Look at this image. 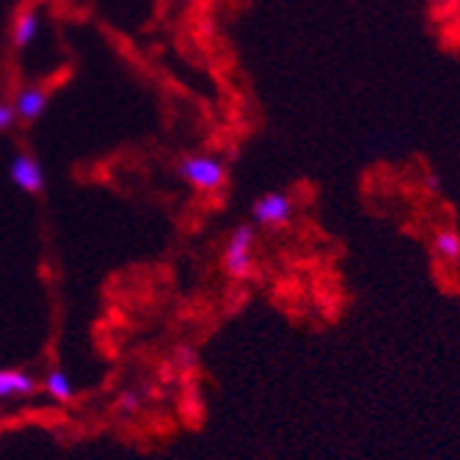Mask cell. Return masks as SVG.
Here are the masks:
<instances>
[{"mask_svg": "<svg viewBox=\"0 0 460 460\" xmlns=\"http://www.w3.org/2000/svg\"><path fill=\"white\" fill-rule=\"evenodd\" d=\"M14 111H17V119L36 121L41 113L48 111V94L41 92V89H36V86H25L22 92H17Z\"/></svg>", "mask_w": 460, "mask_h": 460, "instance_id": "cell-6", "label": "cell"}, {"mask_svg": "<svg viewBox=\"0 0 460 460\" xmlns=\"http://www.w3.org/2000/svg\"><path fill=\"white\" fill-rule=\"evenodd\" d=\"M41 389H45V394L56 402H72L75 400V381L64 369H50L45 375V381H41Z\"/></svg>", "mask_w": 460, "mask_h": 460, "instance_id": "cell-7", "label": "cell"}, {"mask_svg": "<svg viewBox=\"0 0 460 460\" xmlns=\"http://www.w3.org/2000/svg\"><path fill=\"white\" fill-rule=\"evenodd\" d=\"M39 28H41V20H39V12H36V9L20 12L17 20H14V31H12L14 48L22 50V48H28V45H33L36 36H39Z\"/></svg>", "mask_w": 460, "mask_h": 460, "instance_id": "cell-8", "label": "cell"}, {"mask_svg": "<svg viewBox=\"0 0 460 460\" xmlns=\"http://www.w3.org/2000/svg\"><path fill=\"white\" fill-rule=\"evenodd\" d=\"M177 174L196 190H218L226 182V165L213 155H188L177 163Z\"/></svg>", "mask_w": 460, "mask_h": 460, "instance_id": "cell-1", "label": "cell"}, {"mask_svg": "<svg viewBox=\"0 0 460 460\" xmlns=\"http://www.w3.org/2000/svg\"><path fill=\"white\" fill-rule=\"evenodd\" d=\"M9 177L22 193H39L45 188V174H41V165L31 155H14L9 165Z\"/></svg>", "mask_w": 460, "mask_h": 460, "instance_id": "cell-4", "label": "cell"}, {"mask_svg": "<svg viewBox=\"0 0 460 460\" xmlns=\"http://www.w3.org/2000/svg\"><path fill=\"white\" fill-rule=\"evenodd\" d=\"M174 364H177L180 369L190 372V369H196V364H199V353H196L193 348L182 345V348H177V350H174Z\"/></svg>", "mask_w": 460, "mask_h": 460, "instance_id": "cell-10", "label": "cell"}, {"mask_svg": "<svg viewBox=\"0 0 460 460\" xmlns=\"http://www.w3.org/2000/svg\"><path fill=\"white\" fill-rule=\"evenodd\" d=\"M433 254L447 262H460V232L455 229H438L430 240Z\"/></svg>", "mask_w": 460, "mask_h": 460, "instance_id": "cell-9", "label": "cell"}, {"mask_svg": "<svg viewBox=\"0 0 460 460\" xmlns=\"http://www.w3.org/2000/svg\"><path fill=\"white\" fill-rule=\"evenodd\" d=\"M254 245H257V232L254 226H237L224 248V270L232 279H248L254 273Z\"/></svg>", "mask_w": 460, "mask_h": 460, "instance_id": "cell-2", "label": "cell"}, {"mask_svg": "<svg viewBox=\"0 0 460 460\" xmlns=\"http://www.w3.org/2000/svg\"><path fill=\"white\" fill-rule=\"evenodd\" d=\"M14 121H17V111H14V105L0 102V133L12 130V128H14Z\"/></svg>", "mask_w": 460, "mask_h": 460, "instance_id": "cell-12", "label": "cell"}, {"mask_svg": "<svg viewBox=\"0 0 460 460\" xmlns=\"http://www.w3.org/2000/svg\"><path fill=\"white\" fill-rule=\"evenodd\" d=\"M39 381L25 369H0V402L12 397H31Z\"/></svg>", "mask_w": 460, "mask_h": 460, "instance_id": "cell-5", "label": "cell"}, {"mask_svg": "<svg viewBox=\"0 0 460 460\" xmlns=\"http://www.w3.org/2000/svg\"><path fill=\"white\" fill-rule=\"evenodd\" d=\"M138 408H141V392L138 389L121 392V397H119V411L121 413H136Z\"/></svg>", "mask_w": 460, "mask_h": 460, "instance_id": "cell-11", "label": "cell"}, {"mask_svg": "<svg viewBox=\"0 0 460 460\" xmlns=\"http://www.w3.org/2000/svg\"><path fill=\"white\" fill-rule=\"evenodd\" d=\"M292 216H296V201L284 190H270L251 207V218L265 229H284L292 221Z\"/></svg>", "mask_w": 460, "mask_h": 460, "instance_id": "cell-3", "label": "cell"}]
</instances>
